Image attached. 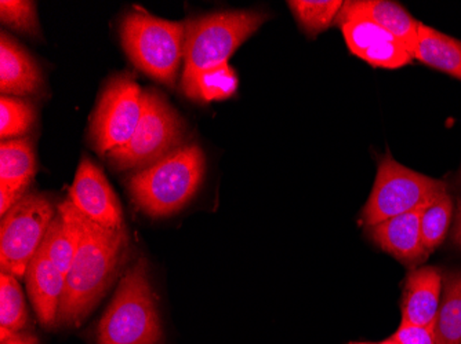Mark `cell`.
<instances>
[{"mask_svg": "<svg viewBox=\"0 0 461 344\" xmlns=\"http://www.w3.org/2000/svg\"><path fill=\"white\" fill-rule=\"evenodd\" d=\"M77 208V207H75ZM80 242L66 277L57 324L77 327L89 317L128 260L131 243L126 229H108L77 208Z\"/></svg>", "mask_w": 461, "mask_h": 344, "instance_id": "cell-1", "label": "cell"}, {"mask_svg": "<svg viewBox=\"0 0 461 344\" xmlns=\"http://www.w3.org/2000/svg\"><path fill=\"white\" fill-rule=\"evenodd\" d=\"M206 159L198 145H183L128 181L134 204L152 218H165L193 200L203 182Z\"/></svg>", "mask_w": 461, "mask_h": 344, "instance_id": "cell-2", "label": "cell"}, {"mask_svg": "<svg viewBox=\"0 0 461 344\" xmlns=\"http://www.w3.org/2000/svg\"><path fill=\"white\" fill-rule=\"evenodd\" d=\"M163 328L149 263L139 260L122 276L97 328V344H162Z\"/></svg>", "mask_w": 461, "mask_h": 344, "instance_id": "cell-3", "label": "cell"}, {"mask_svg": "<svg viewBox=\"0 0 461 344\" xmlns=\"http://www.w3.org/2000/svg\"><path fill=\"white\" fill-rule=\"evenodd\" d=\"M121 40L140 71L167 87H175L184 61L185 22L163 20L136 10L122 20Z\"/></svg>", "mask_w": 461, "mask_h": 344, "instance_id": "cell-4", "label": "cell"}, {"mask_svg": "<svg viewBox=\"0 0 461 344\" xmlns=\"http://www.w3.org/2000/svg\"><path fill=\"white\" fill-rule=\"evenodd\" d=\"M268 15L258 12H224L185 21L181 85L204 69L228 62Z\"/></svg>", "mask_w": 461, "mask_h": 344, "instance_id": "cell-5", "label": "cell"}, {"mask_svg": "<svg viewBox=\"0 0 461 344\" xmlns=\"http://www.w3.org/2000/svg\"><path fill=\"white\" fill-rule=\"evenodd\" d=\"M141 119L128 144L107 154L119 171H141L183 146L185 123L157 90L142 92Z\"/></svg>", "mask_w": 461, "mask_h": 344, "instance_id": "cell-6", "label": "cell"}, {"mask_svg": "<svg viewBox=\"0 0 461 344\" xmlns=\"http://www.w3.org/2000/svg\"><path fill=\"white\" fill-rule=\"evenodd\" d=\"M447 193V183L419 174L395 162L390 154L380 160L379 171L361 222L373 227L398 215L426 207L438 196Z\"/></svg>", "mask_w": 461, "mask_h": 344, "instance_id": "cell-7", "label": "cell"}, {"mask_svg": "<svg viewBox=\"0 0 461 344\" xmlns=\"http://www.w3.org/2000/svg\"><path fill=\"white\" fill-rule=\"evenodd\" d=\"M56 214L57 208L46 196L27 193L5 215L0 226L2 273L25 278Z\"/></svg>", "mask_w": 461, "mask_h": 344, "instance_id": "cell-8", "label": "cell"}, {"mask_svg": "<svg viewBox=\"0 0 461 344\" xmlns=\"http://www.w3.org/2000/svg\"><path fill=\"white\" fill-rule=\"evenodd\" d=\"M142 92L131 75H119L110 80L90 123V141L98 154L107 156L131 141L144 110Z\"/></svg>", "mask_w": 461, "mask_h": 344, "instance_id": "cell-9", "label": "cell"}, {"mask_svg": "<svg viewBox=\"0 0 461 344\" xmlns=\"http://www.w3.org/2000/svg\"><path fill=\"white\" fill-rule=\"evenodd\" d=\"M68 200L87 218L108 229H123V212L103 170L89 157L77 167Z\"/></svg>", "mask_w": 461, "mask_h": 344, "instance_id": "cell-10", "label": "cell"}, {"mask_svg": "<svg viewBox=\"0 0 461 344\" xmlns=\"http://www.w3.org/2000/svg\"><path fill=\"white\" fill-rule=\"evenodd\" d=\"M338 24L349 51L375 68L398 69L409 66L413 56L402 41L372 21L362 17L340 18Z\"/></svg>", "mask_w": 461, "mask_h": 344, "instance_id": "cell-11", "label": "cell"}, {"mask_svg": "<svg viewBox=\"0 0 461 344\" xmlns=\"http://www.w3.org/2000/svg\"><path fill=\"white\" fill-rule=\"evenodd\" d=\"M28 296L41 327L51 330L59 321L66 276L51 262L45 248H39L25 274Z\"/></svg>", "mask_w": 461, "mask_h": 344, "instance_id": "cell-12", "label": "cell"}, {"mask_svg": "<svg viewBox=\"0 0 461 344\" xmlns=\"http://www.w3.org/2000/svg\"><path fill=\"white\" fill-rule=\"evenodd\" d=\"M423 209L421 207L370 227L373 242L401 262L408 265L424 262L429 253L421 240Z\"/></svg>", "mask_w": 461, "mask_h": 344, "instance_id": "cell-13", "label": "cell"}, {"mask_svg": "<svg viewBox=\"0 0 461 344\" xmlns=\"http://www.w3.org/2000/svg\"><path fill=\"white\" fill-rule=\"evenodd\" d=\"M43 83L41 68L30 53L6 33L0 35V93L5 97L36 94Z\"/></svg>", "mask_w": 461, "mask_h": 344, "instance_id": "cell-14", "label": "cell"}, {"mask_svg": "<svg viewBox=\"0 0 461 344\" xmlns=\"http://www.w3.org/2000/svg\"><path fill=\"white\" fill-rule=\"evenodd\" d=\"M362 17L383 28L388 33L402 41L411 56L417 45V33L420 22L414 20L400 4L387 0H352L344 2L340 18ZM414 58V57H413Z\"/></svg>", "mask_w": 461, "mask_h": 344, "instance_id": "cell-15", "label": "cell"}, {"mask_svg": "<svg viewBox=\"0 0 461 344\" xmlns=\"http://www.w3.org/2000/svg\"><path fill=\"white\" fill-rule=\"evenodd\" d=\"M442 276L435 268H421L409 273L403 289L402 322L435 325L441 304Z\"/></svg>", "mask_w": 461, "mask_h": 344, "instance_id": "cell-16", "label": "cell"}, {"mask_svg": "<svg viewBox=\"0 0 461 344\" xmlns=\"http://www.w3.org/2000/svg\"><path fill=\"white\" fill-rule=\"evenodd\" d=\"M80 242V225L77 208L67 198L57 207V214L49 226L41 247L45 248L51 262L67 277Z\"/></svg>", "mask_w": 461, "mask_h": 344, "instance_id": "cell-17", "label": "cell"}, {"mask_svg": "<svg viewBox=\"0 0 461 344\" xmlns=\"http://www.w3.org/2000/svg\"><path fill=\"white\" fill-rule=\"evenodd\" d=\"M414 59L461 80V41L421 24L417 33Z\"/></svg>", "mask_w": 461, "mask_h": 344, "instance_id": "cell-18", "label": "cell"}, {"mask_svg": "<svg viewBox=\"0 0 461 344\" xmlns=\"http://www.w3.org/2000/svg\"><path fill=\"white\" fill-rule=\"evenodd\" d=\"M36 172L35 152L30 138L0 144V185L27 190Z\"/></svg>", "mask_w": 461, "mask_h": 344, "instance_id": "cell-19", "label": "cell"}, {"mask_svg": "<svg viewBox=\"0 0 461 344\" xmlns=\"http://www.w3.org/2000/svg\"><path fill=\"white\" fill-rule=\"evenodd\" d=\"M184 94L198 102H213L232 97L238 90V76L230 64L204 69L190 83L181 85Z\"/></svg>", "mask_w": 461, "mask_h": 344, "instance_id": "cell-20", "label": "cell"}, {"mask_svg": "<svg viewBox=\"0 0 461 344\" xmlns=\"http://www.w3.org/2000/svg\"><path fill=\"white\" fill-rule=\"evenodd\" d=\"M434 328L437 344H461V271L445 279Z\"/></svg>", "mask_w": 461, "mask_h": 344, "instance_id": "cell-21", "label": "cell"}, {"mask_svg": "<svg viewBox=\"0 0 461 344\" xmlns=\"http://www.w3.org/2000/svg\"><path fill=\"white\" fill-rule=\"evenodd\" d=\"M28 324L24 294L18 278L12 274L0 276V340L23 332Z\"/></svg>", "mask_w": 461, "mask_h": 344, "instance_id": "cell-22", "label": "cell"}, {"mask_svg": "<svg viewBox=\"0 0 461 344\" xmlns=\"http://www.w3.org/2000/svg\"><path fill=\"white\" fill-rule=\"evenodd\" d=\"M300 27L310 38L328 30L338 20L344 2L340 0H290L287 2Z\"/></svg>", "mask_w": 461, "mask_h": 344, "instance_id": "cell-23", "label": "cell"}, {"mask_svg": "<svg viewBox=\"0 0 461 344\" xmlns=\"http://www.w3.org/2000/svg\"><path fill=\"white\" fill-rule=\"evenodd\" d=\"M452 215L453 200L447 191L424 207L421 214V240L427 252L431 253L444 243Z\"/></svg>", "mask_w": 461, "mask_h": 344, "instance_id": "cell-24", "label": "cell"}, {"mask_svg": "<svg viewBox=\"0 0 461 344\" xmlns=\"http://www.w3.org/2000/svg\"><path fill=\"white\" fill-rule=\"evenodd\" d=\"M35 108L27 101L15 97L0 98V138H24L35 123Z\"/></svg>", "mask_w": 461, "mask_h": 344, "instance_id": "cell-25", "label": "cell"}, {"mask_svg": "<svg viewBox=\"0 0 461 344\" xmlns=\"http://www.w3.org/2000/svg\"><path fill=\"white\" fill-rule=\"evenodd\" d=\"M0 20H2V24L7 25L17 32L25 33L33 38L41 36V25H39L35 2L2 0L0 2Z\"/></svg>", "mask_w": 461, "mask_h": 344, "instance_id": "cell-26", "label": "cell"}, {"mask_svg": "<svg viewBox=\"0 0 461 344\" xmlns=\"http://www.w3.org/2000/svg\"><path fill=\"white\" fill-rule=\"evenodd\" d=\"M393 336L400 344H437L434 325L423 327L402 322Z\"/></svg>", "mask_w": 461, "mask_h": 344, "instance_id": "cell-27", "label": "cell"}, {"mask_svg": "<svg viewBox=\"0 0 461 344\" xmlns=\"http://www.w3.org/2000/svg\"><path fill=\"white\" fill-rule=\"evenodd\" d=\"M24 189H15L10 188V186L0 185V215H2V218H4L5 215L21 200V198H24L27 193H25Z\"/></svg>", "mask_w": 461, "mask_h": 344, "instance_id": "cell-28", "label": "cell"}, {"mask_svg": "<svg viewBox=\"0 0 461 344\" xmlns=\"http://www.w3.org/2000/svg\"><path fill=\"white\" fill-rule=\"evenodd\" d=\"M2 344H41L39 339L32 333L18 332L10 336L6 340H2Z\"/></svg>", "mask_w": 461, "mask_h": 344, "instance_id": "cell-29", "label": "cell"}, {"mask_svg": "<svg viewBox=\"0 0 461 344\" xmlns=\"http://www.w3.org/2000/svg\"><path fill=\"white\" fill-rule=\"evenodd\" d=\"M453 242L461 248V201L458 203L457 218H456L455 230H453Z\"/></svg>", "mask_w": 461, "mask_h": 344, "instance_id": "cell-30", "label": "cell"}, {"mask_svg": "<svg viewBox=\"0 0 461 344\" xmlns=\"http://www.w3.org/2000/svg\"><path fill=\"white\" fill-rule=\"evenodd\" d=\"M375 344H400V341L396 340L395 336H391V338L385 339V340L380 341V343Z\"/></svg>", "mask_w": 461, "mask_h": 344, "instance_id": "cell-31", "label": "cell"}, {"mask_svg": "<svg viewBox=\"0 0 461 344\" xmlns=\"http://www.w3.org/2000/svg\"><path fill=\"white\" fill-rule=\"evenodd\" d=\"M349 344H375V343H349Z\"/></svg>", "mask_w": 461, "mask_h": 344, "instance_id": "cell-32", "label": "cell"}, {"mask_svg": "<svg viewBox=\"0 0 461 344\" xmlns=\"http://www.w3.org/2000/svg\"><path fill=\"white\" fill-rule=\"evenodd\" d=\"M460 180H461V177H460Z\"/></svg>", "mask_w": 461, "mask_h": 344, "instance_id": "cell-33", "label": "cell"}]
</instances>
